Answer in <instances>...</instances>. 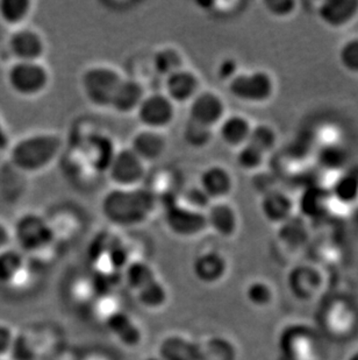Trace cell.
Masks as SVG:
<instances>
[{"label":"cell","instance_id":"cell-39","mask_svg":"<svg viewBox=\"0 0 358 360\" xmlns=\"http://www.w3.org/2000/svg\"><path fill=\"white\" fill-rule=\"evenodd\" d=\"M11 240H12V233L11 229L5 223L0 221V251L4 248H10Z\"/></svg>","mask_w":358,"mask_h":360},{"label":"cell","instance_id":"cell-36","mask_svg":"<svg viewBox=\"0 0 358 360\" xmlns=\"http://www.w3.org/2000/svg\"><path fill=\"white\" fill-rule=\"evenodd\" d=\"M185 196L187 198L183 200L182 203L186 204L187 207H193L196 210L203 211V212H205L207 207H210V204L212 203L210 198L204 194V191L200 189L198 184L194 187L190 188L189 191H186Z\"/></svg>","mask_w":358,"mask_h":360},{"label":"cell","instance_id":"cell-21","mask_svg":"<svg viewBox=\"0 0 358 360\" xmlns=\"http://www.w3.org/2000/svg\"><path fill=\"white\" fill-rule=\"evenodd\" d=\"M331 203L333 200L329 188L311 186L306 188L296 200V211H299L303 217L320 218L328 214Z\"/></svg>","mask_w":358,"mask_h":360},{"label":"cell","instance_id":"cell-22","mask_svg":"<svg viewBox=\"0 0 358 360\" xmlns=\"http://www.w3.org/2000/svg\"><path fill=\"white\" fill-rule=\"evenodd\" d=\"M226 260L219 252L205 251L197 255L192 262L193 276L203 283L219 281L226 273Z\"/></svg>","mask_w":358,"mask_h":360},{"label":"cell","instance_id":"cell-8","mask_svg":"<svg viewBox=\"0 0 358 360\" xmlns=\"http://www.w3.org/2000/svg\"><path fill=\"white\" fill-rule=\"evenodd\" d=\"M106 172L114 188L139 187L147 175V165L126 146L113 152Z\"/></svg>","mask_w":358,"mask_h":360},{"label":"cell","instance_id":"cell-16","mask_svg":"<svg viewBox=\"0 0 358 360\" xmlns=\"http://www.w3.org/2000/svg\"><path fill=\"white\" fill-rule=\"evenodd\" d=\"M319 20L331 30L348 27L358 17V0H324L317 8Z\"/></svg>","mask_w":358,"mask_h":360},{"label":"cell","instance_id":"cell-28","mask_svg":"<svg viewBox=\"0 0 358 360\" xmlns=\"http://www.w3.org/2000/svg\"><path fill=\"white\" fill-rule=\"evenodd\" d=\"M182 136L184 143L192 150H205L213 141L214 129L207 126L201 125L199 122L186 120L182 129Z\"/></svg>","mask_w":358,"mask_h":360},{"label":"cell","instance_id":"cell-5","mask_svg":"<svg viewBox=\"0 0 358 360\" xmlns=\"http://www.w3.org/2000/svg\"><path fill=\"white\" fill-rule=\"evenodd\" d=\"M11 91L22 98L42 95L51 84V72L44 62H13L6 72Z\"/></svg>","mask_w":358,"mask_h":360},{"label":"cell","instance_id":"cell-37","mask_svg":"<svg viewBox=\"0 0 358 360\" xmlns=\"http://www.w3.org/2000/svg\"><path fill=\"white\" fill-rule=\"evenodd\" d=\"M239 72H240L239 65H237V60L233 58H223V61L220 62L219 65H218V69H216L218 79L221 82H225L226 84Z\"/></svg>","mask_w":358,"mask_h":360},{"label":"cell","instance_id":"cell-9","mask_svg":"<svg viewBox=\"0 0 358 360\" xmlns=\"http://www.w3.org/2000/svg\"><path fill=\"white\" fill-rule=\"evenodd\" d=\"M163 221L168 231L179 238H193L207 230L205 212L187 207L179 200L166 204Z\"/></svg>","mask_w":358,"mask_h":360},{"label":"cell","instance_id":"cell-41","mask_svg":"<svg viewBox=\"0 0 358 360\" xmlns=\"http://www.w3.org/2000/svg\"><path fill=\"white\" fill-rule=\"evenodd\" d=\"M0 360H5V359H3V358H0Z\"/></svg>","mask_w":358,"mask_h":360},{"label":"cell","instance_id":"cell-1","mask_svg":"<svg viewBox=\"0 0 358 360\" xmlns=\"http://www.w3.org/2000/svg\"><path fill=\"white\" fill-rule=\"evenodd\" d=\"M159 205L157 195L149 188H114L102 195L99 209L108 223L119 228L145 224Z\"/></svg>","mask_w":358,"mask_h":360},{"label":"cell","instance_id":"cell-19","mask_svg":"<svg viewBox=\"0 0 358 360\" xmlns=\"http://www.w3.org/2000/svg\"><path fill=\"white\" fill-rule=\"evenodd\" d=\"M253 125L248 117L240 113H234L227 115L216 129L223 143L237 150L248 143Z\"/></svg>","mask_w":358,"mask_h":360},{"label":"cell","instance_id":"cell-2","mask_svg":"<svg viewBox=\"0 0 358 360\" xmlns=\"http://www.w3.org/2000/svg\"><path fill=\"white\" fill-rule=\"evenodd\" d=\"M63 148V138L55 132H35L22 136L8 150L10 162L22 173L44 172L58 160Z\"/></svg>","mask_w":358,"mask_h":360},{"label":"cell","instance_id":"cell-17","mask_svg":"<svg viewBox=\"0 0 358 360\" xmlns=\"http://www.w3.org/2000/svg\"><path fill=\"white\" fill-rule=\"evenodd\" d=\"M207 230H212L214 233L230 238L237 233L240 225V217L237 207L228 200L212 202L210 207L205 210Z\"/></svg>","mask_w":358,"mask_h":360},{"label":"cell","instance_id":"cell-3","mask_svg":"<svg viewBox=\"0 0 358 360\" xmlns=\"http://www.w3.org/2000/svg\"><path fill=\"white\" fill-rule=\"evenodd\" d=\"M125 76L107 65H88L81 74V92L88 104L97 109H110L112 99Z\"/></svg>","mask_w":358,"mask_h":360},{"label":"cell","instance_id":"cell-20","mask_svg":"<svg viewBox=\"0 0 358 360\" xmlns=\"http://www.w3.org/2000/svg\"><path fill=\"white\" fill-rule=\"evenodd\" d=\"M145 95L147 92L141 82L124 77L113 96L110 110L119 115L135 113Z\"/></svg>","mask_w":358,"mask_h":360},{"label":"cell","instance_id":"cell-34","mask_svg":"<svg viewBox=\"0 0 358 360\" xmlns=\"http://www.w3.org/2000/svg\"><path fill=\"white\" fill-rule=\"evenodd\" d=\"M262 5L270 17L279 20L293 17L299 7L297 0H264Z\"/></svg>","mask_w":358,"mask_h":360},{"label":"cell","instance_id":"cell-35","mask_svg":"<svg viewBox=\"0 0 358 360\" xmlns=\"http://www.w3.org/2000/svg\"><path fill=\"white\" fill-rule=\"evenodd\" d=\"M8 356L11 360H35L37 351L27 336L15 335Z\"/></svg>","mask_w":358,"mask_h":360},{"label":"cell","instance_id":"cell-33","mask_svg":"<svg viewBox=\"0 0 358 360\" xmlns=\"http://www.w3.org/2000/svg\"><path fill=\"white\" fill-rule=\"evenodd\" d=\"M162 354V360H197L196 350L192 344L180 338L166 340Z\"/></svg>","mask_w":358,"mask_h":360},{"label":"cell","instance_id":"cell-29","mask_svg":"<svg viewBox=\"0 0 358 360\" xmlns=\"http://www.w3.org/2000/svg\"><path fill=\"white\" fill-rule=\"evenodd\" d=\"M319 166L326 170L336 172L347 166L349 161L348 150L338 143H327L319 148L317 153Z\"/></svg>","mask_w":358,"mask_h":360},{"label":"cell","instance_id":"cell-24","mask_svg":"<svg viewBox=\"0 0 358 360\" xmlns=\"http://www.w3.org/2000/svg\"><path fill=\"white\" fill-rule=\"evenodd\" d=\"M152 65L156 74L166 79L173 72L185 68V58L175 46H162L152 54Z\"/></svg>","mask_w":358,"mask_h":360},{"label":"cell","instance_id":"cell-14","mask_svg":"<svg viewBox=\"0 0 358 360\" xmlns=\"http://www.w3.org/2000/svg\"><path fill=\"white\" fill-rule=\"evenodd\" d=\"M200 90L199 76L186 67L164 79L163 92L176 106L187 105Z\"/></svg>","mask_w":358,"mask_h":360},{"label":"cell","instance_id":"cell-6","mask_svg":"<svg viewBox=\"0 0 358 360\" xmlns=\"http://www.w3.org/2000/svg\"><path fill=\"white\" fill-rule=\"evenodd\" d=\"M12 240L15 241L20 252L42 251L54 240V231L47 219L37 212H26L17 218L11 229Z\"/></svg>","mask_w":358,"mask_h":360},{"label":"cell","instance_id":"cell-30","mask_svg":"<svg viewBox=\"0 0 358 360\" xmlns=\"http://www.w3.org/2000/svg\"><path fill=\"white\" fill-rule=\"evenodd\" d=\"M248 143L256 147L257 150H260L262 153L265 154L267 157L277 147V131L274 129V126H271L270 124H267V122L253 124Z\"/></svg>","mask_w":358,"mask_h":360},{"label":"cell","instance_id":"cell-12","mask_svg":"<svg viewBox=\"0 0 358 360\" xmlns=\"http://www.w3.org/2000/svg\"><path fill=\"white\" fill-rule=\"evenodd\" d=\"M187 105V120L199 122L201 125L211 129H216L227 116L226 103L223 97L213 90H200Z\"/></svg>","mask_w":358,"mask_h":360},{"label":"cell","instance_id":"cell-26","mask_svg":"<svg viewBox=\"0 0 358 360\" xmlns=\"http://www.w3.org/2000/svg\"><path fill=\"white\" fill-rule=\"evenodd\" d=\"M32 0H0V21L12 30L22 27L33 12Z\"/></svg>","mask_w":358,"mask_h":360},{"label":"cell","instance_id":"cell-7","mask_svg":"<svg viewBox=\"0 0 358 360\" xmlns=\"http://www.w3.org/2000/svg\"><path fill=\"white\" fill-rule=\"evenodd\" d=\"M126 280L135 292L140 303L147 308L157 309L164 306L168 292L154 269L143 262H132L126 267Z\"/></svg>","mask_w":358,"mask_h":360},{"label":"cell","instance_id":"cell-15","mask_svg":"<svg viewBox=\"0 0 358 360\" xmlns=\"http://www.w3.org/2000/svg\"><path fill=\"white\" fill-rule=\"evenodd\" d=\"M168 145L166 133L141 127L133 134L128 147L145 165H149L159 161L166 154Z\"/></svg>","mask_w":358,"mask_h":360},{"label":"cell","instance_id":"cell-31","mask_svg":"<svg viewBox=\"0 0 358 360\" xmlns=\"http://www.w3.org/2000/svg\"><path fill=\"white\" fill-rule=\"evenodd\" d=\"M267 155L251 143H246L235 152V163L244 172L253 173L263 167Z\"/></svg>","mask_w":358,"mask_h":360},{"label":"cell","instance_id":"cell-11","mask_svg":"<svg viewBox=\"0 0 358 360\" xmlns=\"http://www.w3.org/2000/svg\"><path fill=\"white\" fill-rule=\"evenodd\" d=\"M7 48L14 62H42L47 53V42L35 28H15L11 32Z\"/></svg>","mask_w":358,"mask_h":360},{"label":"cell","instance_id":"cell-40","mask_svg":"<svg viewBox=\"0 0 358 360\" xmlns=\"http://www.w3.org/2000/svg\"><path fill=\"white\" fill-rule=\"evenodd\" d=\"M145 360H162L161 359V358L159 357H149V358H147V359Z\"/></svg>","mask_w":358,"mask_h":360},{"label":"cell","instance_id":"cell-10","mask_svg":"<svg viewBox=\"0 0 358 360\" xmlns=\"http://www.w3.org/2000/svg\"><path fill=\"white\" fill-rule=\"evenodd\" d=\"M176 108L164 92H152L145 96L135 116L143 129L164 132L176 120Z\"/></svg>","mask_w":358,"mask_h":360},{"label":"cell","instance_id":"cell-23","mask_svg":"<svg viewBox=\"0 0 358 360\" xmlns=\"http://www.w3.org/2000/svg\"><path fill=\"white\" fill-rule=\"evenodd\" d=\"M110 333L126 347H134L142 340V333L132 317L124 311H113L106 319Z\"/></svg>","mask_w":358,"mask_h":360},{"label":"cell","instance_id":"cell-13","mask_svg":"<svg viewBox=\"0 0 358 360\" xmlns=\"http://www.w3.org/2000/svg\"><path fill=\"white\" fill-rule=\"evenodd\" d=\"M198 186L211 202H218L230 198L235 188V180L227 167L211 165L200 173Z\"/></svg>","mask_w":358,"mask_h":360},{"label":"cell","instance_id":"cell-4","mask_svg":"<svg viewBox=\"0 0 358 360\" xmlns=\"http://www.w3.org/2000/svg\"><path fill=\"white\" fill-rule=\"evenodd\" d=\"M226 85L234 99L253 105L270 102L276 92L274 76L264 69L240 70Z\"/></svg>","mask_w":358,"mask_h":360},{"label":"cell","instance_id":"cell-25","mask_svg":"<svg viewBox=\"0 0 358 360\" xmlns=\"http://www.w3.org/2000/svg\"><path fill=\"white\" fill-rule=\"evenodd\" d=\"M331 200L343 207H350L358 202V175L350 172L340 174L329 187Z\"/></svg>","mask_w":358,"mask_h":360},{"label":"cell","instance_id":"cell-38","mask_svg":"<svg viewBox=\"0 0 358 360\" xmlns=\"http://www.w3.org/2000/svg\"><path fill=\"white\" fill-rule=\"evenodd\" d=\"M13 331L11 328L5 326V324H0V358L6 356L10 352L11 345L14 340Z\"/></svg>","mask_w":358,"mask_h":360},{"label":"cell","instance_id":"cell-18","mask_svg":"<svg viewBox=\"0 0 358 360\" xmlns=\"http://www.w3.org/2000/svg\"><path fill=\"white\" fill-rule=\"evenodd\" d=\"M260 211L264 219L271 224L283 225L296 212V200L285 191H269L260 198Z\"/></svg>","mask_w":358,"mask_h":360},{"label":"cell","instance_id":"cell-27","mask_svg":"<svg viewBox=\"0 0 358 360\" xmlns=\"http://www.w3.org/2000/svg\"><path fill=\"white\" fill-rule=\"evenodd\" d=\"M22 252L17 248H4L0 251V285H11L24 271Z\"/></svg>","mask_w":358,"mask_h":360},{"label":"cell","instance_id":"cell-32","mask_svg":"<svg viewBox=\"0 0 358 360\" xmlns=\"http://www.w3.org/2000/svg\"><path fill=\"white\" fill-rule=\"evenodd\" d=\"M338 62L345 72L358 76V37L342 42L338 49Z\"/></svg>","mask_w":358,"mask_h":360}]
</instances>
